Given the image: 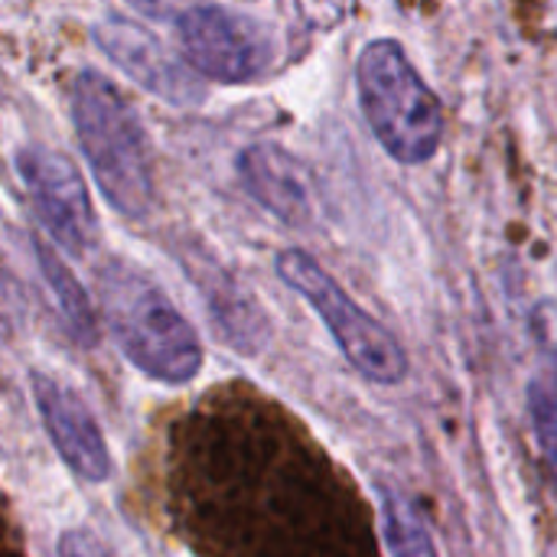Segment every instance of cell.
<instances>
[{"label": "cell", "instance_id": "11", "mask_svg": "<svg viewBox=\"0 0 557 557\" xmlns=\"http://www.w3.org/2000/svg\"><path fill=\"white\" fill-rule=\"evenodd\" d=\"M382 529L392 557H437L431 529L421 509L395 486H382Z\"/></svg>", "mask_w": 557, "mask_h": 557}, {"label": "cell", "instance_id": "14", "mask_svg": "<svg viewBox=\"0 0 557 557\" xmlns=\"http://www.w3.org/2000/svg\"><path fill=\"white\" fill-rule=\"evenodd\" d=\"M131 3H134L140 13L163 20V16H173V13H176V7H180L183 0H131Z\"/></svg>", "mask_w": 557, "mask_h": 557}, {"label": "cell", "instance_id": "9", "mask_svg": "<svg viewBox=\"0 0 557 557\" xmlns=\"http://www.w3.org/2000/svg\"><path fill=\"white\" fill-rule=\"evenodd\" d=\"M238 176L255 202L287 225L313 219V196L304 166L277 144H251L238 157Z\"/></svg>", "mask_w": 557, "mask_h": 557}, {"label": "cell", "instance_id": "13", "mask_svg": "<svg viewBox=\"0 0 557 557\" xmlns=\"http://www.w3.org/2000/svg\"><path fill=\"white\" fill-rule=\"evenodd\" d=\"M59 557H114L108 545H101L88 529H65L55 545Z\"/></svg>", "mask_w": 557, "mask_h": 557}, {"label": "cell", "instance_id": "5", "mask_svg": "<svg viewBox=\"0 0 557 557\" xmlns=\"http://www.w3.org/2000/svg\"><path fill=\"white\" fill-rule=\"evenodd\" d=\"M176 39L193 72L225 85L255 82L274 62L271 33L258 20L219 3H196L176 13Z\"/></svg>", "mask_w": 557, "mask_h": 557}, {"label": "cell", "instance_id": "8", "mask_svg": "<svg viewBox=\"0 0 557 557\" xmlns=\"http://www.w3.org/2000/svg\"><path fill=\"white\" fill-rule=\"evenodd\" d=\"M95 42L104 49V55L140 88L150 95L186 108L199 104L206 88L196 78L189 65H183L157 36H150L144 26L124 20V16H108L104 23L95 26Z\"/></svg>", "mask_w": 557, "mask_h": 557}, {"label": "cell", "instance_id": "3", "mask_svg": "<svg viewBox=\"0 0 557 557\" xmlns=\"http://www.w3.org/2000/svg\"><path fill=\"white\" fill-rule=\"evenodd\" d=\"M356 88L379 144L398 163H428L444 137L441 98L395 39H375L359 52Z\"/></svg>", "mask_w": 557, "mask_h": 557}, {"label": "cell", "instance_id": "2", "mask_svg": "<svg viewBox=\"0 0 557 557\" xmlns=\"http://www.w3.org/2000/svg\"><path fill=\"white\" fill-rule=\"evenodd\" d=\"M104 326L124 359L153 382L186 385L202 369V343L166 290L127 261L98 271Z\"/></svg>", "mask_w": 557, "mask_h": 557}, {"label": "cell", "instance_id": "12", "mask_svg": "<svg viewBox=\"0 0 557 557\" xmlns=\"http://www.w3.org/2000/svg\"><path fill=\"white\" fill-rule=\"evenodd\" d=\"M529 414L535 428V441L545 460V470L557 490V362L542 369L529 382Z\"/></svg>", "mask_w": 557, "mask_h": 557}, {"label": "cell", "instance_id": "7", "mask_svg": "<svg viewBox=\"0 0 557 557\" xmlns=\"http://www.w3.org/2000/svg\"><path fill=\"white\" fill-rule=\"evenodd\" d=\"M29 388L39 421L49 434V444L55 447L59 460L69 467V473L88 486L108 483L114 473L111 450L85 398L46 372H33Z\"/></svg>", "mask_w": 557, "mask_h": 557}, {"label": "cell", "instance_id": "1", "mask_svg": "<svg viewBox=\"0 0 557 557\" xmlns=\"http://www.w3.org/2000/svg\"><path fill=\"white\" fill-rule=\"evenodd\" d=\"M69 111L108 206L127 219H144L153 206V153L134 104L111 78L82 69L69 82Z\"/></svg>", "mask_w": 557, "mask_h": 557}, {"label": "cell", "instance_id": "6", "mask_svg": "<svg viewBox=\"0 0 557 557\" xmlns=\"http://www.w3.org/2000/svg\"><path fill=\"white\" fill-rule=\"evenodd\" d=\"M16 173L46 232L69 255H85L95 245L98 219L78 166L59 150L29 144L16 153Z\"/></svg>", "mask_w": 557, "mask_h": 557}, {"label": "cell", "instance_id": "4", "mask_svg": "<svg viewBox=\"0 0 557 557\" xmlns=\"http://www.w3.org/2000/svg\"><path fill=\"white\" fill-rule=\"evenodd\" d=\"M277 274L320 313L336 346L359 375L379 385H398L408 375V356L401 343L375 317H369L307 251H281Z\"/></svg>", "mask_w": 557, "mask_h": 557}, {"label": "cell", "instance_id": "10", "mask_svg": "<svg viewBox=\"0 0 557 557\" xmlns=\"http://www.w3.org/2000/svg\"><path fill=\"white\" fill-rule=\"evenodd\" d=\"M36 261H39L42 281L55 300V310H59L65 330L72 333V339L82 346H95L98 343V317H95V307H91L85 287L78 284V277L46 242H36Z\"/></svg>", "mask_w": 557, "mask_h": 557}]
</instances>
